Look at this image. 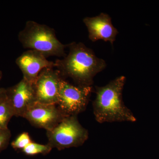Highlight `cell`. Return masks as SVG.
<instances>
[{
	"label": "cell",
	"instance_id": "3957f363",
	"mask_svg": "<svg viewBox=\"0 0 159 159\" xmlns=\"http://www.w3.org/2000/svg\"><path fill=\"white\" fill-rule=\"evenodd\" d=\"M18 38L24 48L40 52L46 57H65L68 45L60 42L54 29L32 20L26 23Z\"/></svg>",
	"mask_w": 159,
	"mask_h": 159
},
{
	"label": "cell",
	"instance_id": "4fadbf2b",
	"mask_svg": "<svg viewBox=\"0 0 159 159\" xmlns=\"http://www.w3.org/2000/svg\"><path fill=\"white\" fill-rule=\"evenodd\" d=\"M32 141L27 132H23L18 136L11 143V146L15 150H22Z\"/></svg>",
	"mask_w": 159,
	"mask_h": 159
},
{
	"label": "cell",
	"instance_id": "9c48e42d",
	"mask_svg": "<svg viewBox=\"0 0 159 159\" xmlns=\"http://www.w3.org/2000/svg\"><path fill=\"white\" fill-rule=\"evenodd\" d=\"M16 63L22 72L23 78L33 84L43 69L55 68V63L47 59L43 54L34 50H29L16 58Z\"/></svg>",
	"mask_w": 159,
	"mask_h": 159
},
{
	"label": "cell",
	"instance_id": "6da1fadb",
	"mask_svg": "<svg viewBox=\"0 0 159 159\" xmlns=\"http://www.w3.org/2000/svg\"><path fill=\"white\" fill-rule=\"evenodd\" d=\"M68 54L54 62L55 68L63 79L71 78L79 86L92 87L94 77L105 69L106 62L82 43L74 42L68 44Z\"/></svg>",
	"mask_w": 159,
	"mask_h": 159
},
{
	"label": "cell",
	"instance_id": "9a60e30c",
	"mask_svg": "<svg viewBox=\"0 0 159 159\" xmlns=\"http://www.w3.org/2000/svg\"><path fill=\"white\" fill-rule=\"evenodd\" d=\"M6 89L0 88V101L6 97Z\"/></svg>",
	"mask_w": 159,
	"mask_h": 159
},
{
	"label": "cell",
	"instance_id": "7a4b0ae2",
	"mask_svg": "<svg viewBox=\"0 0 159 159\" xmlns=\"http://www.w3.org/2000/svg\"><path fill=\"white\" fill-rule=\"evenodd\" d=\"M126 78L121 76L103 86H96V97L93 102L95 119L99 123L135 122L137 119L122 99Z\"/></svg>",
	"mask_w": 159,
	"mask_h": 159
},
{
	"label": "cell",
	"instance_id": "2e32d148",
	"mask_svg": "<svg viewBox=\"0 0 159 159\" xmlns=\"http://www.w3.org/2000/svg\"><path fill=\"white\" fill-rule=\"evenodd\" d=\"M2 71L0 70V81L2 79Z\"/></svg>",
	"mask_w": 159,
	"mask_h": 159
},
{
	"label": "cell",
	"instance_id": "8fae6325",
	"mask_svg": "<svg viewBox=\"0 0 159 159\" xmlns=\"http://www.w3.org/2000/svg\"><path fill=\"white\" fill-rule=\"evenodd\" d=\"M14 114L7 98L0 101V129H6Z\"/></svg>",
	"mask_w": 159,
	"mask_h": 159
},
{
	"label": "cell",
	"instance_id": "7c38bea8",
	"mask_svg": "<svg viewBox=\"0 0 159 159\" xmlns=\"http://www.w3.org/2000/svg\"><path fill=\"white\" fill-rule=\"evenodd\" d=\"M52 148L48 144L42 145L32 142L24 148L22 152L28 156H34L41 154H48L51 152Z\"/></svg>",
	"mask_w": 159,
	"mask_h": 159
},
{
	"label": "cell",
	"instance_id": "5b68a950",
	"mask_svg": "<svg viewBox=\"0 0 159 159\" xmlns=\"http://www.w3.org/2000/svg\"><path fill=\"white\" fill-rule=\"evenodd\" d=\"M92 87H80L62 79L57 105L66 116H78L85 111L92 93Z\"/></svg>",
	"mask_w": 159,
	"mask_h": 159
},
{
	"label": "cell",
	"instance_id": "30bf717a",
	"mask_svg": "<svg viewBox=\"0 0 159 159\" xmlns=\"http://www.w3.org/2000/svg\"><path fill=\"white\" fill-rule=\"evenodd\" d=\"M83 22L87 28L89 39L92 42L102 39L113 44L119 32L112 24L109 15L102 12L95 17L84 18Z\"/></svg>",
	"mask_w": 159,
	"mask_h": 159
},
{
	"label": "cell",
	"instance_id": "52a82bcc",
	"mask_svg": "<svg viewBox=\"0 0 159 159\" xmlns=\"http://www.w3.org/2000/svg\"><path fill=\"white\" fill-rule=\"evenodd\" d=\"M66 116L56 104L36 102L27 111L23 118L37 128L50 131L55 128Z\"/></svg>",
	"mask_w": 159,
	"mask_h": 159
},
{
	"label": "cell",
	"instance_id": "277c9868",
	"mask_svg": "<svg viewBox=\"0 0 159 159\" xmlns=\"http://www.w3.org/2000/svg\"><path fill=\"white\" fill-rule=\"evenodd\" d=\"M48 144L58 150L78 147L89 138V132L83 127L77 116L66 117L59 124L50 131H47Z\"/></svg>",
	"mask_w": 159,
	"mask_h": 159
},
{
	"label": "cell",
	"instance_id": "5bb4252c",
	"mask_svg": "<svg viewBox=\"0 0 159 159\" xmlns=\"http://www.w3.org/2000/svg\"><path fill=\"white\" fill-rule=\"evenodd\" d=\"M11 137V131L9 128L0 129V152L7 148Z\"/></svg>",
	"mask_w": 159,
	"mask_h": 159
},
{
	"label": "cell",
	"instance_id": "8992f818",
	"mask_svg": "<svg viewBox=\"0 0 159 159\" xmlns=\"http://www.w3.org/2000/svg\"><path fill=\"white\" fill-rule=\"evenodd\" d=\"M62 79L57 69L54 68L43 69L32 84L37 102L57 105Z\"/></svg>",
	"mask_w": 159,
	"mask_h": 159
},
{
	"label": "cell",
	"instance_id": "ba28073f",
	"mask_svg": "<svg viewBox=\"0 0 159 159\" xmlns=\"http://www.w3.org/2000/svg\"><path fill=\"white\" fill-rule=\"evenodd\" d=\"M6 94L15 116L23 117L37 102L32 84L24 78L15 85L6 89Z\"/></svg>",
	"mask_w": 159,
	"mask_h": 159
}]
</instances>
